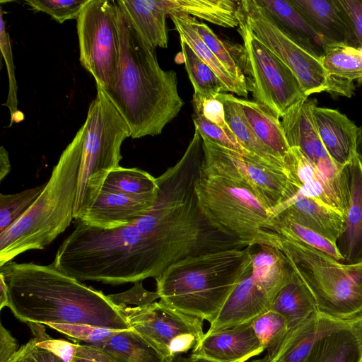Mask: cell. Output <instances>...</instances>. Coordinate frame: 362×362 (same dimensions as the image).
I'll return each instance as SVG.
<instances>
[{"instance_id": "6da1fadb", "label": "cell", "mask_w": 362, "mask_h": 362, "mask_svg": "<svg viewBox=\"0 0 362 362\" xmlns=\"http://www.w3.org/2000/svg\"><path fill=\"white\" fill-rule=\"evenodd\" d=\"M0 273L8 288V308L23 322L131 329L102 291L86 286L52 264L10 262L0 267Z\"/></svg>"}, {"instance_id": "7a4b0ae2", "label": "cell", "mask_w": 362, "mask_h": 362, "mask_svg": "<svg viewBox=\"0 0 362 362\" xmlns=\"http://www.w3.org/2000/svg\"><path fill=\"white\" fill-rule=\"evenodd\" d=\"M119 58L115 86L105 93L127 122L130 137L160 134L184 102L174 70H163L156 49L140 36L115 0Z\"/></svg>"}, {"instance_id": "3957f363", "label": "cell", "mask_w": 362, "mask_h": 362, "mask_svg": "<svg viewBox=\"0 0 362 362\" xmlns=\"http://www.w3.org/2000/svg\"><path fill=\"white\" fill-rule=\"evenodd\" d=\"M251 263L250 246L181 260L155 279L160 301L211 323Z\"/></svg>"}, {"instance_id": "277c9868", "label": "cell", "mask_w": 362, "mask_h": 362, "mask_svg": "<svg viewBox=\"0 0 362 362\" xmlns=\"http://www.w3.org/2000/svg\"><path fill=\"white\" fill-rule=\"evenodd\" d=\"M80 154L72 141L28 211L0 233V267L30 250H42L71 224L77 194Z\"/></svg>"}, {"instance_id": "5b68a950", "label": "cell", "mask_w": 362, "mask_h": 362, "mask_svg": "<svg viewBox=\"0 0 362 362\" xmlns=\"http://www.w3.org/2000/svg\"><path fill=\"white\" fill-rule=\"evenodd\" d=\"M279 237L278 247L311 293L318 313L341 321L362 318V262L346 264L299 241Z\"/></svg>"}, {"instance_id": "8992f818", "label": "cell", "mask_w": 362, "mask_h": 362, "mask_svg": "<svg viewBox=\"0 0 362 362\" xmlns=\"http://www.w3.org/2000/svg\"><path fill=\"white\" fill-rule=\"evenodd\" d=\"M96 88L86 121L72 140L80 154L75 220L97 197L107 174L120 166L121 146L130 137L127 122L105 90L97 85Z\"/></svg>"}, {"instance_id": "52a82bcc", "label": "cell", "mask_w": 362, "mask_h": 362, "mask_svg": "<svg viewBox=\"0 0 362 362\" xmlns=\"http://www.w3.org/2000/svg\"><path fill=\"white\" fill-rule=\"evenodd\" d=\"M196 191L204 212L221 230L247 246L278 247L273 213L249 187L202 169Z\"/></svg>"}, {"instance_id": "ba28073f", "label": "cell", "mask_w": 362, "mask_h": 362, "mask_svg": "<svg viewBox=\"0 0 362 362\" xmlns=\"http://www.w3.org/2000/svg\"><path fill=\"white\" fill-rule=\"evenodd\" d=\"M237 16L255 37L289 67L307 97L323 92L347 98L353 95L354 83L331 76L320 57L281 30L256 0L241 1Z\"/></svg>"}, {"instance_id": "9c48e42d", "label": "cell", "mask_w": 362, "mask_h": 362, "mask_svg": "<svg viewBox=\"0 0 362 362\" xmlns=\"http://www.w3.org/2000/svg\"><path fill=\"white\" fill-rule=\"evenodd\" d=\"M250 247L252 263L248 271L206 332L249 322L270 310L275 296L291 277L293 270L279 247Z\"/></svg>"}, {"instance_id": "30bf717a", "label": "cell", "mask_w": 362, "mask_h": 362, "mask_svg": "<svg viewBox=\"0 0 362 362\" xmlns=\"http://www.w3.org/2000/svg\"><path fill=\"white\" fill-rule=\"evenodd\" d=\"M79 60L104 90L117 78L119 35L115 0H88L76 20Z\"/></svg>"}, {"instance_id": "8fae6325", "label": "cell", "mask_w": 362, "mask_h": 362, "mask_svg": "<svg viewBox=\"0 0 362 362\" xmlns=\"http://www.w3.org/2000/svg\"><path fill=\"white\" fill-rule=\"evenodd\" d=\"M238 28L243 41L247 74L252 83L254 101L264 105L281 118L308 97L286 64L240 21Z\"/></svg>"}, {"instance_id": "7c38bea8", "label": "cell", "mask_w": 362, "mask_h": 362, "mask_svg": "<svg viewBox=\"0 0 362 362\" xmlns=\"http://www.w3.org/2000/svg\"><path fill=\"white\" fill-rule=\"evenodd\" d=\"M117 308L129 327L152 345L166 362L192 351L205 333L204 320L160 300L143 306Z\"/></svg>"}, {"instance_id": "4fadbf2b", "label": "cell", "mask_w": 362, "mask_h": 362, "mask_svg": "<svg viewBox=\"0 0 362 362\" xmlns=\"http://www.w3.org/2000/svg\"><path fill=\"white\" fill-rule=\"evenodd\" d=\"M202 139L204 172L247 186L272 213L293 197L296 187L286 172L268 167L206 139Z\"/></svg>"}, {"instance_id": "5bb4252c", "label": "cell", "mask_w": 362, "mask_h": 362, "mask_svg": "<svg viewBox=\"0 0 362 362\" xmlns=\"http://www.w3.org/2000/svg\"><path fill=\"white\" fill-rule=\"evenodd\" d=\"M315 99L306 98L293 106L283 117L281 124L288 144L298 148L323 175L343 186H349V165H337L327 153L318 134L313 115Z\"/></svg>"}, {"instance_id": "9a60e30c", "label": "cell", "mask_w": 362, "mask_h": 362, "mask_svg": "<svg viewBox=\"0 0 362 362\" xmlns=\"http://www.w3.org/2000/svg\"><path fill=\"white\" fill-rule=\"evenodd\" d=\"M290 181L298 192L310 197L345 216L349 204V187L338 184L319 171L296 147L284 159Z\"/></svg>"}, {"instance_id": "2e32d148", "label": "cell", "mask_w": 362, "mask_h": 362, "mask_svg": "<svg viewBox=\"0 0 362 362\" xmlns=\"http://www.w3.org/2000/svg\"><path fill=\"white\" fill-rule=\"evenodd\" d=\"M354 322L334 320L317 312L300 325L290 329L277 344L266 351L262 361L303 362L319 341L350 328Z\"/></svg>"}, {"instance_id": "e0dca14e", "label": "cell", "mask_w": 362, "mask_h": 362, "mask_svg": "<svg viewBox=\"0 0 362 362\" xmlns=\"http://www.w3.org/2000/svg\"><path fill=\"white\" fill-rule=\"evenodd\" d=\"M264 351L249 322L205 332L190 354L218 362H247Z\"/></svg>"}, {"instance_id": "ac0fdd59", "label": "cell", "mask_w": 362, "mask_h": 362, "mask_svg": "<svg viewBox=\"0 0 362 362\" xmlns=\"http://www.w3.org/2000/svg\"><path fill=\"white\" fill-rule=\"evenodd\" d=\"M155 197H138L100 190L93 202L79 218L83 223L102 229L127 226L146 214Z\"/></svg>"}, {"instance_id": "d6986e66", "label": "cell", "mask_w": 362, "mask_h": 362, "mask_svg": "<svg viewBox=\"0 0 362 362\" xmlns=\"http://www.w3.org/2000/svg\"><path fill=\"white\" fill-rule=\"evenodd\" d=\"M320 138L332 160L339 167L348 165L358 153L361 129L346 115L335 109L313 107Z\"/></svg>"}, {"instance_id": "ffe728a7", "label": "cell", "mask_w": 362, "mask_h": 362, "mask_svg": "<svg viewBox=\"0 0 362 362\" xmlns=\"http://www.w3.org/2000/svg\"><path fill=\"white\" fill-rule=\"evenodd\" d=\"M349 198L344 230L337 241L346 264L362 262V159L358 153L349 164Z\"/></svg>"}, {"instance_id": "44dd1931", "label": "cell", "mask_w": 362, "mask_h": 362, "mask_svg": "<svg viewBox=\"0 0 362 362\" xmlns=\"http://www.w3.org/2000/svg\"><path fill=\"white\" fill-rule=\"evenodd\" d=\"M279 213L335 243L344 230V216L342 214L301 195L298 190L274 211L273 216Z\"/></svg>"}, {"instance_id": "7402d4cb", "label": "cell", "mask_w": 362, "mask_h": 362, "mask_svg": "<svg viewBox=\"0 0 362 362\" xmlns=\"http://www.w3.org/2000/svg\"><path fill=\"white\" fill-rule=\"evenodd\" d=\"M117 3L140 36L152 48H167L165 0H117Z\"/></svg>"}, {"instance_id": "603a6c76", "label": "cell", "mask_w": 362, "mask_h": 362, "mask_svg": "<svg viewBox=\"0 0 362 362\" xmlns=\"http://www.w3.org/2000/svg\"><path fill=\"white\" fill-rule=\"evenodd\" d=\"M328 44H350L351 30L337 0H289Z\"/></svg>"}, {"instance_id": "cb8c5ba5", "label": "cell", "mask_w": 362, "mask_h": 362, "mask_svg": "<svg viewBox=\"0 0 362 362\" xmlns=\"http://www.w3.org/2000/svg\"><path fill=\"white\" fill-rule=\"evenodd\" d=\"M256 1L287 35L321 58L327 44L289 0Z\"/></svg>"}, {"instance_id": "d4e9b609", "label": "cell", "mask_w": 362, "mask_h": 362, "mask_svg": "<svg viewBox=\"0 0 362 362\" xmlns=\"http://www.w3.org/2000/svg\"><path fill=\"white\" fill-rule=\"evenodd\" d=\"M215 97L223 105L226 121L231 131L254 159L268 167L286 172L283 161L255 134L242 111L237 97L227 93H218Z\"/></svg>"}, {"instance_id": "484cf974", "label": "cell", "mask_w": 362, "mask_h": 362, "mask_svg": "<svg viewBox=\"0 0 362 362\" xmlns=\"http://www.w3.org/2000/svg\"><path fill=\"white\" fill-rule=\"evenodd\" d=\"M237 100L256 136L284 163L290 146L280 118L259 103L239 98Z\"/></svg>"}, {"instance_id": "4316f807", "label": "cell", "mask_w": 362, "mask_h": 362, "mask_svg": "<svg viewBox=\"0 0 362 362\" xmlns=\"http://www.w3.org/2000/svg\"><path fill=\"white\" fill-rule=\"evenodd\" d=\"M270 310L285 317L289 329L317 313L313 296L293 270L288 281L275 296Z\"/></svg>"}, {"instance_id": "83f0119b", "label": "cell", "mask_w": 362, "mask_h": 362, "mask_svg": "<svg viewBox=\"0 0 362 362\" xmlns=\"http://www.w3.org/2000/svg\"><path fill=\"white\" fill-rule=\"evenodd\" d=\"M189 24L205 45L224 66L226 69L238 81L252 91V83L247 74L244 47L230 45L221 40L205 23L187 15Z\"/></svg>"}, {"instance_id": "f1b7e54d", "label": "cell", "mask_w": 362, "mask_h": 362, "mask_svg": "<svg viewBox=\"0 0 362 362\" xmlns=\"http://www.w3.org/2000/svg\"><path fill=\"white\" fill-rule=\"evenodd\" d=\"M169 14H186L224 28L239 25L237 13L241 1L165 0ZM169 16V15H168Z\"/></svg>"}, {"instance_id": "f546056e", "label": "cell", "mask_w": 362, "mask_h": 362, "mask_svg": "<svg viewBox=\"0 0 362 362\" xmlns=\"http://www.w3.org/2000/svg\"><path fill=\"white\" fill-rule=\"evenodd\" d=\"M117 362H166L164 357L133 329L121 330L110 339L90 344Z\"/></svg>"}, {"instance_id": "4dcf8cb0", "label": "cell", "mask_w": 362, "mask_h": 362, "mask_svg": "<svg viewBox=\"0 0 362 362\" xmlns=\"http://www.w3.org/2000/svg\"><path fill=\"white\" fill-rule=\"evenodd\" d=\"M169 16L174 23L175 30L180 37H182L198 57L215 72L226 85L228 91L239 96L247 98L249 92L248 88L235 79L226 69L224 66L205 45L189 24L187 15L171 13L169 14Z\"/></svg>"}, {"instance_id": "1f68e13d", "label": "cell", "mask_w": 362, "mask_h": 362, "mask_svg": "<svg viewBox=\"0 0 362 362\" xmlns=\"http://www.w3.org/2000/svg\"><path fill=\"white\" fill-rule=\"evenodd\" d=\"M320 59L333 77L362 83V47L343 43L328 44Z\"/></svg>"}, {"instance_id": "d6a6232c", "label": "cell", "mask_w": 362, "mask_h": 362, "mask_svg": "<svg viewBox=\"0 0 362 362\" xmlns=\"http://www.w3.org/2000/svg\"><path fill=\"white\" fill-rule=\"evenodd\" d=\"M157 178L137 168H122L111 170L106 176L101 190L138 197H155Z\"/></svg>"}, {"instance_id": "836d02e7", "label": "cell", "mask_w": 362, "mask_h": 362, "mask_svg": "<svg viewBox=\"0 0 362 362\" xmlns=\"http://www.w3.org/2000/svg\"><path fill=\"white\" fill-rule=\"evenodd\" d=\"M359 351L351 327L319 341L303 362H358Z\"/></svg>"}, {"instance_id": "e575fe53", "label": "cell", "mask_w": 362, "mask_h": 362, "mask_svg": "<svg viewBox=\"0 0 362 362\" xmlns=\"http://www.w3.org/2000/svg\"><path fill=\"white\" fill-rule=\"evenodd\" d=\"M181 54L189 78L194 88V94L202 96H216L228 89L215 72L180 37Z\"/></svg>"}, {"instance_id": "d590c367", "label": "cell", "mask_w": 362, "mask_h": 362, "mask_svg": "<svg viewBox=\"0 0 362 362\" xmlns=\"http://www.w3.org/2000/svg\"><path fill=\"white\" fill-rule=\"evenodd\" d=\"M274 230L281 236L289 238L320 250L337 261H342L337 243L313 230L293 221L283 214L272 216Z\"/></svg>"}, {"instance_id": "8d00e7d4", "label": "cell", "mask_w": 362, "mask_h": 362, "mask_svg": "<svg viewBox=\"0 0 362 362\" xmlns=\"http://www.w3.org/2000/svg\"><path fill=\"white\" fill-rule=\"evenodd\" d=\"M45 187V184L20 192L0 194V233L18 221L32 206Z\"/></svg>"}, {"instance_id": "74e56055", "label": "cell", "mask_w": 362, "mask_h": 362, "mask_svg": "<svg viewBox=\"0 0 362 362\" xmlns=\"http://www.w3.org/2000/svg\"><path fill=\"white\" fill-rule=\"evenodd\" d=\"M250 323L265 351L277 344L289 330L285 317L272 310L256 317Z\"/></svg>"}, {"instance_id": "f35d334b", "label": "cell", "mask_w": 362, "mask_h": 362, "mask_svg": "<svg viewBox=\"0 0 362 362\" xmlns=\"http://www.w3.org/2000/svg\"><path fill=\"white\" fill-rule=\"evenodd\" d=\"M88 0H25V4L36 11L44 12L59 23L77 20Z\"/></svg>"}, {"instance_id": "ab89813d", "label": "cell", "mask_w": 362, "mask_h": 362, "mask_svg": "<svg viewBox=\"0 0 362 362\" xmlns=\"http://www.w3.org/2000/svg\"><path fill=\"white\" fill-rule=\"evenodd\" d=\"M0 48L1 54L5 60L8 77V93L6 102L3 104L6 106L11 114V125L14 121V115L18 111L17 91L18 86L15 78V66L13 61L12 49L9 35L6 29V22L3 18V11L1 8L0 14Z\"/></svg>"}, {"instance_id": "60d3db41", "label": "cell", "mask_w": 362, "mask_h": 362, "mask_svg": "<svg viewBox=\"0 0 362 362\" xmlns=\"http://www.w3.org/2000/svg\"><path fill=\"white\" fill-rule=\"evenodd\" d=\"M192 120L194 127L197 129L202 138L255 160L251 154L243 147L236 137L229 136L218 126L209 122L199 114L193 112Z\"/></svg>"}, {"instance_id": "b9f144b4", "label": "cell", "mask_w": 362, "mask_h": 362, "mask_svg": "<svg viewBox=\"0 0 362 362\" xmlns=\"http://www.w3.org/2000/svg\"><path fill=\"white\" fill-rule=\"evenodd\" d=\"M47 325L70 338L83 341L88 344L104 341L121 331L86 324L49 323Z\"/></svg>"}, {"instance_id": "7bdbcfd3", "label": "cell", "mask_w": 362, "mask_h": 362, "mask_svg": "<svg viewBox=\"0 0 362 362\" xmlns=\"http://www.w3.org/2000/svg\"><path fill=\"white\" fill-rule=\"evenodd\" d=\"M192 105L194 112L201 115L209 122L218 126L229 136L235 137L226 121L223 105L215 96L194 94Z\"/></svg>"}, {"instance_id": "ee69618b", "label": "cell", "mask_w": 362, "mask_h": 362, "mask_svg": "<svg viewBox=\"0 0 362 362\" xmlns=\"http://www.w3.org/2000/svg\"><path fill=\"white\" fill-rule=\"evenodd\" d=\"M116 308L138 307L151 304L160 298L157 291H149L142 285V281H136L129 290L107 296Z\"/></svg>"}, {"instance_id": "f6af8a7d", "label": "cell", "mask_w": 362, "mask_h": 362, "mask_svg": "<svg viewBox=\"0 0 362 362\" xmlns=\"http://www.w3.org/2000/svg\"><path fill=\"white\" fill-rule=\"evenodd\" d=\"M351 30L350 45L362 47V0H337Z\"/></svg>"}, {"instance_id": "bcb514c9", "label": "cell", "mask_w": 362, "mask_h": 362, "mask_svg": "<svg viewBox=\"0 0 362 362\" xmlns=\"http://www.w3.org/2000/svg\"><path fill=\"white\" fill-rule=\"evenodd\" d=\"M39 340L33 337L22 345L8 362H64L49 351L37 345Z\"/></svg>"}, {"instance_id": "7dc6e473", "label": "cell", "mask_w": 362, "mask_h": 362, "mask_svg": "<svg viewBox=\"0 0 362 362\" xmlns=\"http://www.w3.org/2000/svg\"><path fill=\"white\" fill-rule=\"evenodd\" d=\"M37 345L49 351L64 362H72L78 347V344L63 339H54L50 337L37 342Z\"/></svg>"}, {"instance_id": "c3c4849f", "label": "cell", "mask_w": 362, "mask_h": 362, "mask_svg": "<svg viewBox=\"0 0 362 362\" xmlns=\"http://www.w3.org/2000/svg\"><path fill=\"white\" fill-rule=\"evenodd\" d=\"M72 362H117L104 351L90 344H78Z\"/></svg>"}, {"instance_id": "681fc988", "label": "cell", "mask_w": 362, "mask_h": 362, "mask_svg": "<svg viewBox=\"0 0 362 362\" xmlns=\"http://www.w3.org/2000/svg\"><path fill=\"white\" fill-rule=\"evenodd\" d=\"M18 350L16 339L0 324V362H8Z\"/></svg>"}, {"instance_id": "f907efd6", "label": "cell", "mask_w": 362, "mask_h": 362, "mask_svg": "<svg viewBox=\"0 0 362 362\" xmlns=\"http://www.w3.org/2000/svg\"><path fill=\"white\" fill-rule=\"evenodd\" d=\"M11 170V163L8 151L4 146L0 148V181L8 174Z\"/></svg>"}, {"instance_id": "816d5d0a", "label": "cell", "mask_w": 362, "mask_h": 362, "mask_svg": "<svg viewBox=\"0 0 362 362\" xmlns=\"http://www.w3.org/2000/svg\"><path fill=\"white\" fill-rule=\"evenodd\" d=\"M351 329L355 337L359 351L358 362H362V318L354 322Z\"/></svg>"}, {"instance_id": "f5cc1de1", "label": "cell", "mask_w": 362, "mask_h": 362, "mask_svg": "<svg viewBox=\"0 0 362 362\" xmlns=\"http://www.w3.org/2000/svg\"><path fill=\"white\" fill-rule=\"evenodd\" d=\"M8 305V288L5 283L4 276L0 273V310Z\"/></svg>"}, {"instance_id": "db71d44e", "label": "cell", "mask_w": 362, "mask_h": 362, "mask_svg": "<svg viewBox=\"0 0 362 362\" xmlns=\"http://www.w3.org/2000/svg\"><path fill=\"white\" fill-rule=\"evenodd\" d=\"M187 362H218L209 358H206L201 356H197L189 354L187 356Z\"/></svg>"}, {"instance_id": "11a10c76", "label": "cell", "mask_w": 362, "mask_h": 362, "mask_svg": "<svg viewBox=\"0 0 362 362\" xmlns=\"http://www.w3.org/2000/svg\"><path fill=\"white\" fill-rule=\"evenodd\" d=\"M167 362H187V357L184 356V355H181L175 357Z\"/></svg>"}, {"instance_id": "9f6ffc18", "label": "cell", "mask_w": 362, "mask_h": 362, "mask_svg": "<svg viewBox=\"0 0 362 362\" xmlns=\"http://www.w3.org/2000/svg\"><path fill=\"white\" fill-rule=\"evenodd\" d=\"M247 362H263V361H262V358H258V359L250 360Z\"/></svg>"}, {"instance_id": "6f0895ef", "label": "cell", "mask_w": 362, "mask_h": 362, "mask_svg": "<svg viewBox=\"0 0 362 362\" xmlns=\"http://www.w3.org/2000/svg\"><path fill=\"white\" fill-rule=\"evenodd\" d=\"M360 129H361V143H360V145H361L362 144V126L360 127ZM360 156H361V159H362V153H360Z\"/></svg>"}]
</instances>
